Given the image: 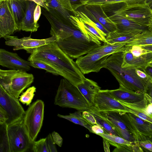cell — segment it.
Returning <instances> with one entry per match:
<instances>
[{"label":"cell","instance_id":"obj_1","mask_svg":"<svg viewBox=\"0 0 152 152\" xmlns=\"http://www.w3.org/2000/svg\"><path fill=\"white\" fill-rule=\"evenodd\" d=\"M43 62L52 67L75 86L83 82L85 77L73 59L58 46L56 42L37 48L28 58L31 61Z\"/></svg>","mask_w":152,"mask_h":152},{"label":"cell","instance_id":"obj_2","mask_svg":"<svg viewBox=\"0 0 152 152\" xmlns=\"http://www.w3.org/2000/svg\"><path fill=\"white\" fill-rule=\"evenodd\" d=\"M122 52L110 55L107 60L106 69L115 77L119 84V87L146 93L150 84L139 79L135 68L122 67Z\"/></svg>","mask_w":152,"mask_h":152},{"label":"cell","instance_id":"obj_3","mask_svg":"<svg viewBox=\"0 0 152 152\" xmlns=\"http://www.w3.org/2000/svg\"><path fill=\"white\" fill-rule=\"evenodd\" d=\"M70 14L71 23L89 39L106 43V37L109 33L97 20L85 5L77 9Z\"/></svg>","mask_w":152,"mask_h":152},{"label":"cell","instance_id":"obj_4","mask_svg":"<svg viewBox=\"0 0 152 152\" xmlns=\"http://www.w3.org/2000/svg\"><path fill=\"white\" fill-rule=\"evenodd\" d=\"M54 104L80 111L89 110L91 107L77 88L64 78L60 80Z\"/></svg>","mask_w":152,"mask_h":152},{"label":"cell","instance_id":"obj_5","mask_svg":"<svg viewBox=\"0 0 152 152\" xmlns=\"http://www.w3.org/2000/svg\"><path fill=\"white\" fill-rule=\"evenodd\" d=\"M56 42L59 48L72 59L86 54L102 45L101 42L89 39L78 29L71 36Z\"/></svg>","mask_w":152,"mask_h":152},{"label":"cell","instance_id":"obj_6","mask_svg":"<svg viewBox=\"0 0 152 152\" xmlns=\"http://www.w3.org/2000/svg\"><path fill=\"white\" fill-rule=\"evenodd\" d=\"M33 75L26 71L0 69V83L10 94L18 99L20 94L33 82Z\"/></svg>","mask_w":152,"mask_h":152},{"label":"cell","instance_id":"obj_7","mask_svg":"<svg viewBox=\"0 0 152 152\" xmlns=\"http://www.w3.org/2000/svg\"><path fill=\"white\" fill-rule=\"evenodd\" d=\"M102 6L113 10L128 19L152 29V5H127L118 2Z\"/></svg>","mask_w":152,"mask_h":152},{"label":"cell","instance_id":"obj_8","mask_svg":"<svg viewBox=\"0 0 152 152\" xmlns=\"http://www.w3.org/2000/svg\"><path fill=\"white\" fill-rule=\"evenodd\" d=\"M10 152H26L31 149V142L23 121V118L7 125Z\"/></svg>","mask_w":152,"mask_h":152},{"label":"cell","instance_id":"obj_9","mask_svg":"<svg viewBox=\"0 0 152 152\" xmlns=\"http://www.w3.org/2000/svg\"><path fill=\"white\" fill-rule=\"evenodd\" d=\"M44 110L43 102L37 100L30 104L25 111L23 121L32 143L35 141L42 127Z\"/></svg>","mask_w":152,"mask_h":152},{"label":"cell","instance_id":"obj_10","mask_svg":"<svg viewBox=\"0 0 152 152\" xmlns=\"http://www.w3.org/2000/svg\"><path fill=\"white\" fill-rule=\"evenodd\" d=\"M48 8V11L42 7L41 12L50 23L51 27L50 34L51 36H55L56 41L71 36L78 29L71 22L65 19L56 11Z\"/></svg>","mask_w":152,"mask_h":152},{"label":"cell","instance_id":"obj_11","mask_svg":"<svg viewBox=\"0 0 152 152\" xmlns=\"http://www.w3.org/2000/svg\"><path fill=\"white\" fill-rule=\"evenodd\" d=\"M122 56V67L144 69L152 63V52L144 49L140 45H126Z\"/></svg>","mask_w":152,"mask_h":152},{"label":"cell","instance_id":"obj_12","mask_svg":"<svg viewBox=\"0 0 152 152\" xmlns=\"http://www.w3.org/2000/svg\"><path fill=\"white\" fill-rule=\"evenodd\" d=\"M0 106L6 112L8 119L7 125L23 118L25 111L16 99L8 93L0 83Z\"/></svg>","mask_w":152,"mask_h":152},{"label":"cell","instance_id":"obj_13","mask_svg":"<svg viewBox=\"0 0 152 152\" xmlns=\"http://www.w3.org/2000/svg\"><path fill=\"white\" fill-rule=\"evenodd\" d=\"M110 55L105 56L92 50L85 56L78 58L75 63L83 75L97 72L106 68L107 60Z\"/></svg>","mask_w":152,"mask_h":152},{"label":"cell","instance_id":"obj_14","mask_svg":"<svg viewBox=\"0 0 152 152\" xmlns=\"http://www.w3.org/2000/svg\"><path fill=\"white\" fill-rule=\"evenodd\" d=\"M5 45L13 47L14 50H24L31 54L33 50L41 46L56 41L55 36L46 39H37L31 38L30 36L18 38L17 37L10 36L6 39Z\"/></svg>","mask_w":152,"mask_h":152},{"label":"cell","instance_id":"obj_15","mask_svg":"<svg viewBox=\"0 0 152 152\" xmlns=\"http://www.w3.org/2000/svg\"><path fill=\"white\" fill-rule=\"evenodd\" d=\"M94 106L99 112L115 111L130 113L127 107L110 96L105 90L100 89L96 94Z\"/></svg>","mask_w":152,"mask_h":152},{"label":"cell","instance_id":"obj_16","mask_svg":"<svg viewBox=\"0 0 152 152\" xmlns=\"http://www.w3.org/2000/svg\"><path fill=\"white\" fill-rule=\"evenodd\" d=\"M18 30L14 15L7 0L0 4V38L5 39Z\"/></svg>","mask_w":152,"mask_h":152},{"label":"cell","instance_id":"obj_17","mask_svg":"<svg viewBox=\"0 0 152 152\" xmlns=\"http://www.w3.org/2000/svg\"><path fill=\"white\" fill-rule=\"evenodd\" d=\"M102 7L109 18L116 25L117 30L120 31L135 30L152 31V29L149 27L142 25L129 20L113 10L102 6Z\"/></svg>","mask_w":152,"mask_h":152},{"label":"cell","instance_id":"obj_18","mask_svg":"<svg viewBox=\"0 0 152 152\" xmlns=\"http://www.w3.org/2000/svg\"><path fill=\"white\" fill-rule=\"evenodd\" d=\"M0 65L12 69L29 71L30 62L21 58L18 54L0 48Z\"/></svg>","mask_w":152,"mask_h":152},{"label":"cell","instance_id":"obj_19","mask_svg":"<svg viewBox=\"0 0 152 152\" xmlns=\"http://www.w3.org/2000/svg\"><path fill=\"white\" fill-rule=\"evenodd\" d=\"M111 97L117 100L129 104H135L145 98L147 94L129 90L119 87L115 90H105Z\"/></svg>","mask_w":152,"mask_h":152},{"label":"cell","instance_id":"obj_20","mask_svg":"<svg viewBox=\"0 0 152 152\" xmlns=\"http://www.w3.org/2000/svg\"><path fill=\"white\" fill-rule=\"evenodd\" d=\"M98 22L108 32L117 30L116 25L108 17L102 6L98 5H85Z\"/></svg>","mask_w":152,"mask_h":152},{"label":"cell","instance_id":"obj_21","mask_svg":"<svg viewBox=\"0 0 152 152\" xmlns=\"http://www.w3.org/2000/svg\"><path fill=\"white\" fill-rule=\"evenodd\" d=\"M84 96L91 106H94V101L96 94L101 87L95 81L85 78L83 82L75 86Z\"/></svg>","mask_w":152,"mask_h":152},{"label":"cell","instance_id":"obj_22","mask_svg":"<svg viewBox=\"0 0 152 152\" xmlns=\"http://www.w3.org/2000/svg\"><path fill=\"white\" fill-rule=\"evenodd\" d=\"M37 4L31 0H27V7L25 14L21 22L20 30L26 31H36L39 27L38 23L34 22V12Z\"/></svg>","mask_w":152,"mask_h":152},{"label":"cell","instance_id":"obj_23","mask_svg":"<svg viewBox=\"0 0 152 152\" xmlns=\"http://www.w3.org/2000/svg\"><path fill=\"white\" fill-rule=\"evenodd\" d=\"M143 31L135 30L125 31L118 30L110 32L106 37V43L109 44L127 43L132 40L138 34Z\"/></svg>","mask_w":152,"mask_h":152},{"label":"cell","instance_id":"obj_24","mask_svg":"<svg viewBox=\"0 0 152 152\" xmlns=\"http://www.w3.org/2000/svg\"><path fill=\"white\" fill-rule=\"evenodd\" d=\"M27 0H7L14 17L18 30L24 18L27 7Z\"/></svg>","mask_w":152,"mask_h":152},{"label":"cell","instance_id":"obj_25","mask_svg":"<svg viewBox=\"0 0 152 152\" xmlns=\"http://www.w3.org/2000/svg\"><path fill=\"white\" fill-rule=\"evenodd\" d=\"M138 131L152 140V123L140 118L134 114L128 113Z\"/></svg>","mask_w":152,"mask_h":152},{"label":"cell","instance_id":"obj_26","mask_svg":"<svg viewBox=\"0 0 152 152\" xmlns=\"http://www.w3.org/2000/svg\"><path fill=\"white\" fill-rule=\"evenodd\" d=\"M88 111L93 115L97 124L103 128L105 133L119 136L115 127L102 115L100 112L98 111L95 107L92 106L90 110Z\"/></svg>","mask_w":152,"mask_h":152},{"label":"cell","instance_id":"obj_27","mask_svg":"<svg viewBox=\"0 0 152 152\" xmlns=\"http://www.w3.org/2000/svg\"><path fill=\"white\" fill-rule=\"evenodd\" d=\"M126 42L109 44L104 43L102 45L92 50L103 55L107 56L120 52H123L126 47Z\"/></svg>","mask_w":152,"mask_h":152},{"label":"cell","instance_id":"obj_28","mask_svg":"<svg viewBox=\"0 0 152 152\" xmlns=\"http://www.w3.org/2000/svg\"><path fill=\"white\" fill-rule=\"evenodd\" d=\"M100 113L111 124L115 127L126 129L130 131L125 123L120 112L112 111Z\"/></svg>","mask_w":152,"mask_h":152},{"label":"cell","instance_id":"obj_29","mask_svg":"<svg viewBox=\"0 0 152 152\" xmlns=\"http://www.w3.org/2000/svg\"><path fill=\"white\" fill-rule=\"evenodd\" d=\"M82 111L77 110L74 113H70L69 115H66L58 114L57 115L60 118L65 119L75 124L85 127L91 133V126L93 125L83 116Z\"/></svg>","mask_w":152,"mask_h":152},{"label":"cell","instance_id":"obj_30","mask_svg":"<svg viewBox=\"0 0 152 152\" xmlns=\"http://www.w3.org/2000/svg\"><path fill=\"white\" fill-rule=\"evenodd\" d=\"M152 45V31L149 30L142 31L137 34L126 45Z\"/></svg>","mask_w":152,"mask_h":152},{"label":"cell","instance_id":"obj_31","mask_svg":"<svg viewBox=\"0 0 152 152\" xmlns=\"http://www.w3.org/2000/svg\"><path fill=\"white\" fill-rule=\"evenodd\" d=\"M152 0H88L85 5H102L118 2H124L128 5L144 4L152 5Z\"/></svg>","mask_w":152,"mask_h":152},{"label":"cell","instance_id":"obj_32","mask_svg":"<svg viewBox=\"0 0 152 152\" xmlns=\"http://www.w3.org/2000/svg\"><path fill=\"white\" fill-rule=\"evenodd\" d=\"M7 126L5 122L0 121V152H10Z\"/></svg>","mask_w":152,"mask_h":152},{"label":"cell","instance_id":"obj_33","mask_svg":"<svg viewBox=\"0 0 152 152\" xmlns=\"http://www.w3.org/2000/svg\"><path fill=\"white\" fill-rule=\"evenodd\" d=\"M45 3L48 7L53 9L58 12L66 20L70 21L69 17L70 14L68 10L64 8L57 0H46Z\"/></svg>","mask_w":152,"mask_h":152},{"label":"cell","instance_id":"obj_34","mask_svg":"<svg viewBox=\"0 0 152 152\" xmlns=\"http://www.w3.org/2000/svg\"><path fill=\"white\" fill-rule=\"evenodd\" d=\"M98 135L105 139L109 143L115 147L117 145H131L133 143L128 141L120 137L105 132L99 134Z\"/></svg>","mask_w":152,"mask_h":152},{"label":"cell","instance_id":"obj_35","mask_svg":"<svg viewBox=\"0 0 152 152\" xmlns=\"http://www.w3.org/2000/svg\"><path fill=\"white\" fill-rule=\"evenodd\" d=\"M36 91V88L33 86L28 88L20 96L18 100L23 104L26 105L30 104L34 95V93Z\"/></svg>","mask_w":152,"mask_h":152},{"label":"cell","instance_id":"obj_36","mask_svg":"<svg viewBox=\"0 0 152 152\" xmlns=\"http://www.w3.org/2000/svg\"><path fill=\"white\" fill-rule=\"evenodd\" d=\"M31 150L34 152H50L48 145L47 138L34 141L32 143Z\"/></svg>","mask_w":152,"mask_h":152},{"label":"cell","instance_id":"obj_37","mask_svg":"<svg viewBox=\"0 0 152 152\" xmlns=\"http://www.w3.org/2000/svg\"><path fill=\"white\" fill-rule=\"evenodd\" d=\"M29 62L31 66L35 68L43 69L47 72L56 75H58L57 72L54 69L43 62L37 60H33Z\"/></svg>","mask_w":152,"mask_h":152},{"label":"cell","instance_id":"obj_38","mask_svg":"<svg viewBox=\"0 0 152 152\" xmlns=\"http://www.w3.org/2000/svg\"><path fill=\"white\" fill-rule=\"evenodd\" d=\"M115 128L119 137L131 142L134 143L138 142L135 137L130 131L126 129Z\"/></svg>","mask_w":152,"mask_h":152},{"label":"cell","instance_id":"obj_39","mask_svg":"<svg viewBox=\"0 0 152 152\" xmlns=\"http://www.w3.org/2000/svg\"><path fill=\"white\" fill-rule=\"evenodd\" d=\"M135 72L139 79L148 83H152V78L146 73L143 69L136 68L135 69Z\"/></svg>","mask_w":152,"mask_h":152},{"label":"cell","instance_id":"obj_40","mask_svg":"<svg viewBox=\"0 0 152 152\" xmlns=\"http://www.w3.org/2000/svg\"><path fill=\"white\" fill-rule=\"evenodd\" d=\"M127 107L130 111V113L134 114L141 119L152 123V118L138 110L130 107Z\"/></svg>","mask_w":152,"mask_h":152},{"label":"cell","instance_id":"obj_41","mask_svg":"<svg viewBox=\"0 0 152 152\" xmlns=\"http://www.w3.org/2000/svg\"><path fill=\"white\" fill-rule=\"evenodd\" d=\"M82 114L83 116L92 125L97 124L94 116L88 110L82 111Z\"/></svg>","mask_w":152,"mask_h":152},{"label":"cell","instance_id":"obj_42","mask_svg":"<svg viewBox=\"0 0 152 152\" xmlns=\"http://www.w3.org/2000/svg\"><path fill=\"white\" fill-rule=\"evenodd\" d=\"M47 138V141L50 152H57V151L51 134L50 133Z\"/></svg>","mask_w":152,"mask_h":152},{"label":"cell","instance_id":"obj_43","mask_svg":"<svg viewBox=\"0 0 152 152\" xmlns=\"http://www.w3.org/2000/svg\"><path fill=\"white\" fill-rule=\"evenodd\" d=\"M88 0H69L71 6L74 12L79 7L85 5Z\"/></svg>","mask_w":152,"mask_h":152},{"label":"cell","instance_id":"obj_44","mask_svg":"<svg viewBox=\"0 0 152 152\" xmlns=\"http://www.w3.org/2000/svg\"><path fill=\"white\" fill-rule=\"evenodd\" d=\"M139 145L142 147L151 152L152 151V141L150 140H142L138 142Z\"/></svg>","mask_w":152,"mask_h":152},{"label":"cell","instance_id":"obj_45","mask_svg":"<svg viewBox=\"0 0 152 152\" xmlns=\"http://www.w3.org/2000/svg\"><path fill=\"white\" fill-rule=\"evenodd\" d=\"M51 135L55 143L61 147L63 142V139L61 136L55 131H54L52 133Z\"/></svg>","mask_w":152,"mask_h":152},{"label":"cell","instance_id":"obj_46","mask_svg":"<svg viewBox=\"0 0 152 152\" xmlns=\"http://www.w3.org/2000/svg\"><path fill=\"white\" fill-rule=\"evenodd\" d=\"M57 0L64 8L72 12H74L71 6L69 0Z\"/></svg>","mask_w":152,"mask_h":152},{"label":"cell","instance_id":"obj_47","mask_svg":"<svg viewBox=\"0 0 152 152\" xmlns=\"http://www.w3.org/2000/svg\"><path fill=\"white\" fill-rule=\"evenodd\" d=\"M41 14V8L40 6L37 4L35 7L34 12V21L37 23L39 18Z\"/></svg>","mask_w":152,"mask_h":152},{"label":"cell","instance_id":"obj_48","mask_svg":"<svg viewBox=\"0 0 152 152\" xmlns=\"http://www.w3.org/2000/svg\"><path fill=\"white\" fill-rule=\"evenodd\" d=\"M91 133L98 135L104 132L103 128L99 125L96 124L91 126Z\"/></svg>","mask_w":152,"mask_h":152},{"label":"cell","instance_id":"obj_49","mask_svg":"<svg viewBox=\"0 0 152 152\" xmlns=\"http://www.w3.org/2000/svg\"><path fill=\"white\" fill-rule=\"evenodd\" d=\"M7 119V113L0 106V121L6 122Z\"/></svg>","mask_w":152,"mask_h":152},{"label":"cell","instance_id":"obj_50","mask_svg":"<svg viewBox=\"0 0 152 152\" xmlns=\"http://www.w3.org/2000/svg\"><path fill=\"white\" fill-rule=\"evenodd\" d=\"M152 103H149L145 108V113L149 117L152 118Z\"/></svg>","mask_w":152,"mask_h":152},{"label":"cell","instance_id":"obj_51","mask_svg":"<svg viewBox=\"0 0 152 152\" xmlns=\"http://www.w3.org/2000/svg\"><path fill=\"white\" fill-rule=\"evenodd\" d=\"M143 69L146 73L152 78V63L147 65Z\"/></svg>","mask_w":152,"mask_h":152},{"label":"cell","instance_id":"obj_52","mask_svg":"<svg viewBox=\"0 0 152 152\" xmlns=\"http://www.w3.org/2000/svg\"><path fill=\"white\" fill-rule=\"evenodd\" d=\"M33 1L37 4L40 5L42 7L46 9L47 11H49V10L46 5L45 3H46V0H31Z\"/></svg>","mask_w":152,"mask_h":152},{"label":"cell","instance_id":"obj_53","mask_svg":"<svg viewBox=\"0 0 152 152\" xmlns=\"http://www.w3.org/2000/svg\"><path fill=\"white\" fill-rule=\"evenodd\" d=\"M103 139V143L104 151L105 152H110V145L109 142L105 139Z\"/></svg>","mask_w":152,"mask_h":152},{"label":"cell","instance_id":"obj_54","mask_svg":"<svg viewBox=\"0 0 152 152\" xmlns=\"http://www.w3.org/2000/svg\"><path fill=\"white\" fill-rule=\"evenodd\" d=\"M4 0H0V4H1V2L3 1Z\"/></svg>","mask_w":152,"mask_h":152},{"label":"cell","instance_id":"obj_55","mask_svg":"<svg viewBox=\"0 0 152 152\" xmlns=\"http://www.w3.org/2000/svg\"></svg>","mask_w":152,"mask_h":152}]
</instances>
